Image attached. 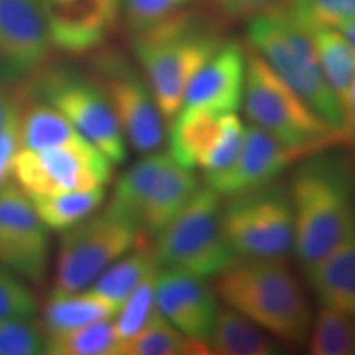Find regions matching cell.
<instances>
[{
    "label": "cell",
    "mask_w": 355,
    "mask_h": 355,
    "mask_svg": "<svg viewBox=\"0 0 355 355\" xmlns=\"http://www.w3.org/2000/svg\"><path fill=\"white\" fill-rule=\"evenodd\" d=\"M121 337L110 319L97 321L76 329L46 336L44 354L51 355H119Z\"/></svg>",
    "instance_id": "obj_29"
},
{
    "label": "cell",
    "mask_w": 355,
    "mask_h": 355,
    "mask_svg": "<svg viewBox=\"0 0 355 355\" xmlns=\"http://www.w3.org/2000/svg\"><path fill=\"white\" fill-rule=\"evenodd\" d=\"M155 301L157 309L168 321L194 343L207 347V339L220 306L217 303L214 286L209 285L206 278L159 268Z\"/></svg>",
    "instance_id": "obj_15"
},
{
    "label": "cell",
    "mask_w": 355,
    "mask_h": 355,
    "mask_svg": "<svg viewBox=\"0 0 355 355\" xmlns=\"http://www.w3.org/2000/svg\"><path fill=\"white\" fill-rule=\"evenodd\" d=\"M20 102L21 94L15 92L6 123L0 128V188L10 183L15 159L21 150L20 139Z\"/></svg>",
    "instance_id": "obj_37"
},
{
    "label": "cell",
    "mask_w": 355,
    "mask_h": 355,
    "mask_svg": "<svg viewBox=\"0 0 355 355\" xmlns=\"http://www.w3.org/2000/svg\"><path fill=\"white\" fill-rule=\"evenodd\" d=\"M306 343L313 355H355V318L321 306Z\"/></svg>",
    "instance_id": "obj_30"
},
{
    "label": "cell",
    "mask_w": 355,
    "mask_h": 355,
    "mask_svg": "<svg viewBox=\"0 0 355 355\" xmlns=\"http://www.w3.org/2000/svg\"><path fill=\"white\" fill-rule=\"evenodd\" d=\"M158 268L159 265L153 247L141 243L115 260L109 268H105L89 286V290L121 309V306L137 290V286Z\"/></svg>",
    "instance_id": "obj_24"
},
{
    "label": "cell",
    "mask_w": 355,
    "mask_h": 355,
    "mask_svg": "<svg viewBox=\"0 0 355 355\" xmlns=\"http://www.w3.org/2000/svg\"><path fill=\"white\" fill-rule=\"evenodd\" d=\"M309 153L313 152L288 146L263 128L248 123L243 130L241 153L234 165L222 175L204 180V184L220 196H230L277 181L288 168Z\"/></svg>",
    "instance_id": "obj_14"
},
{
    "label": "cell",
    "mask_w": 355,
    "mask_h": 355,
    "mask_svg": "<svg viewBox=\"0 0 355 355\" xmlns=\"http://www.w3.org/2000/svg\"><path fill=\"white\" fill-rule=\"evenodd\" d=\"M13 102V92H8L0 86V128L6 123V119L8 115V110H10V105Z\"/></svg>",
    "instance_id": "obj_40"
},
{
    "label": "cell",
    "mask_w": 355,
    "mask_h": 355,
    "mask_svg": "<svg viewBox=\"0 0 355 355\" xmlns=\"http://www.w3.org/2000/svg\"><path fill=\"white\" fill-rule=\"evenodd\" d=\"M51 46L43 0H0V84L38 73Z\"/></svg>",
    "instance_id": "obj_13"
},
{
    "label": "cell",
    "mask_w": 355,
    "mask_h": 355,
    "mask_svg": "<svg viewBox=\"0 0 355 355\" xmlns=\"http://www.w3.org/2000/svg\"><path fill=\"white\" fill-rule=\"evenodd\" d=\"M344 117V135L347 141H355V78L350 84L347 94L340 102Z\"/></svg>",
    "instance_id": "obj_39"
},
{
    "label": "cell",
    "mask_w": 355,
    "mask_h": 355,
    "mask_svg": "<svg viewBox=\"0 0 355 355\" xmlns=\"http://www.w3.org/2000/svg\"><path fill=\"white\" fill-rule=\"evenodd\" d=\"M157 272L148 275L144 282L137 286V290L128 296L125 303L121 306V309L115 314L114 327L121 340L130 339L135 336L141 327L148 322V319L153 316L157 311V301H155V285H157ZM122 344V343H121Z\"/></svg>",
    "instance_id": "obj_32"
},
{
    "label": "cell",
    "mask_w": 355,
    "mask_h": 355,
    "mask_svg": "<svg viewBox=\"0 0 355 355\" xmlns=\"http://www.w3.org/2000/svg\"><path fill=\"white\" fill-rule=\"evenodd\" d=\"M216 13L229 20H252L261 13L278 10L288 0H206Z\"/></svg>",
    "instance_id": "obj_38"
},
{
    "label": "cell",
    "mask_w": 355,
    "mask_h": 355,
    "mask_svg": "<svg viewBox=\"0 0 355 355\" xmlns=\"http://www.w3.org/2000/svg\"><path fill=\"white\" fill-rule=\"evenodd\" d=\"M155 237L159 268L209 279L237 260L222 225V196L206 184Z\"/></svg>",
    "instance_id": "obj_6"
},
{
    "label": "cell",
    "mask_w": 355,
    "mask_h": 355,
    "mask_svg": "<svg viewBox=\"0 0 355 355\" xmlns=\"http://www.w3.org/2000/svg\"><path fill=\"white\" fill-rule=\"evenodd\" d=\"M48 260V227L28 194L10 181L0 188V265L38 285L46 277Z\"/></svg>",
    "instance_id": "obj_12"
},
{
    "label": "cell",
    "mask_w": 355,
    "mask_h": 355,
    "mask_svg": "<svg viewBox=\"0 0 355 355\" xmlns=\"http://www.w3.org/2000/svg\"><path fill=\"white\" fill-rule=\"evenodd\" d=\"M242 107L252 125L293 148L318 152L347 141L250 48H247Z\"/></svg>",
    "instance_id": "obj_5"
},
{
    "label": "cell",
    "mask_w": 355,
    "mask_h": 355,
    "mask_svg": "<svg viewBox=\"0 0 355 355\" xmlns=\"http://www.w3.org/2000/svg\"><path fill=\"white\" fill-rule=\"evenodd\" d=\"M211 354L206 345L184 336L157 309L141 329L122 340L119 355H193Z\"/></svg>",
    "instance_id": "obj_26"
},
{
    "label": "cell",
    "mask_w": 355,
    "mask_h": 355,
    "mask_svg": "<svg viewBox=\"0 0 355 355\" xmlns=\"http://www.w3.org/2000/svg\"><path fill=\"white\" fill-rule=\"evenodd\" d=\"M37 300L25 282L0 265V319L33 318Z\"/></svg>",
    "instance_id": "obj_35"
},
{
    "label": "cell",
    "mask_w": 355,
    "mask_h": 355,
    "mask_svg": "<svg viewBox=\"0 0 355 355\" xmlns=\"http://www.w3.org/2000/svg\"><path fill=\"white\" fill-rule=\"evenodd\" d=\"M247 48L227 40L199 69L186 89L183 107H198L217 114L239 112L245 86Z\"/></svg>",
    "instance_id": "obj_17"
},
{
    "label": "cell",
    "mask_w": 355,
    "mask_h": 355,
    "mask_svg": "<svg viewBox=\"0 0 355 355\" xmlns=\"http://www.w3.org/2000/svg\"><path fill=\"white\" fill-rule=\"evenodd\" d=\"M110 176L112 163L99 150H20L13 166L17 184L28 196L102 188Z\"/></svg>",
    "instance_id": "obj_11"
},
{
    "label": "cell",
    "mask_w": 355,
    "mask_h": 355,
    "mask_svg": "<svg viewBox=\"0 0 355 355\" xmlns=\"http://www.w3.org/2000/svg\"><path fill=\"white\" fill-rule=\"evenodd\" d=\"M193 0H123L122 12L132 33L148 28L183 10Z\"/></svg>",
    "instance_id": "obj_36"
},
{
    "label": "cell",
    "mask_w": 355,
    "mask_h": 355,
    "mask_svg": "<svg viewBox=\"0 0 355 355\" xmlns=\"http://www.w3.org/2000/svg\"><path fill=\"white\" fill-rule=\"evenodd\" d=\"M224 115L206 109L181 107L166 127V152L176 163L196 170L219 139Z\"/></svg>",
    "instance_id": "obj_20"
},
{
    "label": "cell",
    "mask_w": 355,
    "mask_h": 355,
    "mask_svg": "<svg viewBox=\"0 0 355 355\" xmlns=\"http://www.w3.org/2000/svg\"><path fill=\"white\" fill-rule=\"evenodd\" d=\"M196 171L170 157L165 170L146 196L139 216V227L148 235H157L184 207L199 188Z\"/></svg>",
    "instance_id": "obj_21"
},
{
    "label": "cell",
    "mask_w": 355,
    "mask_h": 355,
    "mask_svg": "<svg viewBox=\"0 0 355 355\" xmlns=\"http://www.w3.org/2000/svg\"><path fill=\"white\" fill-rule=\"evenodd\" d=\"M32 92L55 107L112 165L127 159L128 145L112 107L91 76L71 68L38 74Z\"/></svg>",
    "instance_id": "obj_9"
},
{
    "label": "cell",
    "mask_w": 355,
    "mask_h": 355,
    "mask_svg": "<svg viewBox=\"0 0 355 355\" xmlns=\"http://www.w3.org/2000/svg\"><path fill=\"white\" fill-rule=\"evenodd\" d=\"M283 8L306 30L355 21V0H288Z\"/></svg>",
    "instance_id": "obj_31"
},
{
    "label": "cell",
    "mask_w": 355,
    "mask_h": 355,
    "mask_svg": "<svg viewBox=\"0 0 355 355\" xmlns=\"http://www.w3.org/2000/svg\"><path fill=\"white\" fill-rule=\"evenodd\" d=\"M145 242L144 230L110 207L92 212L61 232L53 291L86 290L115 260Z\"/></svg>",
    "instance_id": "obj_8"
},
{
    "label": "cell",
    "mask_w": 355,
    "mask_h": 355,
    "mask_svg": "<svg viewBox=\"0 0 355 355\" xmlns=\"http://www.w3.org/2000/svg\"><path fill=\"white\" fill-rule=\"evenodd\" d=\"M222 225L237 259L286 260L295 242L288 184L277 180L222 196Z\"/></svg>",
    "instance_id": "obj_7"
},
{
    "label": "cell",
    "mask_w": 355,
    "mask_h": 355,
    "mask_svg": "<svg viewBox=\"0 0 355 355\" xmlns=\"http://www.w3.org/2000/svg\"><path fill=\"white\" fill-rule=\"evenodd\" d=\"M224 42L216 17L188 7L133 33V53L166 127L183 107L189 83Z\"/></svg>",
    "instance_id": "obj_2"
},
{
    "label": "cell",
    "mask_w": 355,
    "mask_h": 355,
    "mask_svg": "<svg viewBox=\"0 0 355 355\" xmlns=\"http://www.w3.org/2000/svg\"><path fill=\"white\" fill-rule=\"evenodd\" d=\"M168 159H170V153L159 152V150L144 155L140 162H137L119 178L107 207L117 214L127 217L139 227L141 206H144L146 196L157 183L159 175L165 170Z\"/></svg>",
    "instance_id": "obj_25"
},
{
    "label": "cell",
    "mask_w": 355,
    "mask_h": 355,
    "mask_svg": "<svg viewBox=\"0 0 355 355\" xmlns=\"http://www.w3.org/2000/svg\"><path fill=\"white\" fill-rule=\"evenodd\" d=\"M20 139L21 150L73 148L79 152L97 150L89 144L63 114L42 99L26 101V92H20Z\"/></svg>",
    "instance_id": "obj_19"
},
{
    "label": "cell",
    "mask_w": 355,
    "mask_h": 355,
    "mask_svg": "<svg viewBox=\"0 0 355 355\" xmlns=\"http://www.w3.org/2000/svg\"><path fill=\"white\" fill-rule=\"evenodd\" d=\"M30 199L43 224L48 229L63 232L99 209L105 199V186L48 196H30Z\"/></svg>",
    "instance_id": "obj_28"
},
{
    "label": "cell",
    "mask_w": 355,
    "mask_h": 355,
    "mask_svg": "<svg viewBox=\"0 0 355 355\" xmlns=\"http://www.w3.org/2000/svg\"><path fill=\"white\" fill-rule=\"evenodd\" d=\"M119 308L101 298L94 291L76 293L53 291L43 308V327L48 334L71 331L105 319H114Z\"/></svg>",
    "instance_id": "obj_23"
},
{
    "label": "cell",
    "mask_w": 355,
    "mask_h": 355,
    "mask_svg": "<svg viewBox=\"0 0 355 355\" xmlns=\"http://www.w3.org/2000/svg\"><path fill=\"white\" fill-rule=\"evenodd\" d=\"M212 286L217 298L275 339L296 345L308 340L314 314L286 260L237 259L217 275Z\"/></svg>",
    "instance_id": "obj_3"
},
{
    "label": "cell",
    "mask_w": 355,
    "mask_h": 355,
    "mask_svg": "<svg viewBox=\"0 0 355 355\" xmlns=\"http://www.w3.org/2000/svg\"><path fill=\"white\" fill-rule=\"evenodd\" d=\"M51 44L83 55L105 42L122 13L123 0H43Z\"/></svg>",
    "instance_id": "obj_16"
},
{
    "label": "cell",
    "mask_w": 355,
    "mask_h": 355,
    "mask_svg": "<svg viewBox=\"0 0 355 355\" xmlns=\"http://www.w3.org/2000/svg\"><path fill=\"white\" fill-rule=\"evenodd\" d=\"M207 347L211 354L217 355H275L279 352L275 337L227 304L217 311Z\"/></svg>",
    "instance_id": "obj_22"
},
{
    "label": "cell",
    "mask_w": 355,
    "mask_h": 355,
    "mask_svg": "<svg viewBox=\"0 0 355 355\" xmlns=\"http://www.w3.org/2000/svg\"><path fill=\"white\" fill-rule=\"evenodd\" d=\"M308 32L316 48L324 76L331 84L332 91L336 92L337 99L343 102L355 78L354 46L339 28L316 26V28H309Z\"/></svg>",
    "instance_id": "obj_27"
},
{
    "label": "cell",
    "mask_w": 355,
    "mask_h": 355,
    "mask_svg": "<svg viewBox=\"0 0 355 355\" xmlns=\"http://www.w3.org/2000/svg\"><path fill=\"white\" fill-rule=\"evenodd\" d=\"M293 206V252L303 268L318 263L355 224V162L334 146L301 158L288 184Z\"/></svg>",
    "instance_id": "obj_1"
},
{
    "label": "cell",
    "mask_w": 355,
    "mask_h": 355,
    "mask_svg": "<svg viewBox=\"0 0 355 355\" xmlns=\"http://www.w3.org/2000/svg\"><path fill=\"white\" fill-rule=\"evenodd\" d=\"M339 30L345 35V38L349 40L350 44H352L354 50H355V21H350V24L339 26Z\"/></svg>",
    "instance_id": "obj_41"
},
{
    "label": "cell",
    "mask_w": 355,
    "mask_h": 355,
    "mask_svg": "<svg viewBox=\"0 0 355 355\" xmlns=\"http://www.w3.org/2000/svg\"><path fill=\"white\" fill-rule=\"evenodd\" d=\"M247 40L250 50L263 58L319 117L344 135L340 102L324 76L308 30L285 8H278L248 20Z\"/></svg>",
    "instance_id": "obj_4"
},
{
    "label": "cell",
    "mask_w": 355,
    "mask_h": 355,
    "mask_svg": "<svg viewBox=\"0 0 355 355\" xmlns=\"http://www.w3.org/2000/svg\"><path fill=\"white\" fill-rule=\"evenodd\" d=\"M91 78L112 107L127 145L141 157L162 150L166 122L144 73L119 53H102Z\"/></svg>",
    "instance_id": "obj_10"
},
{
    "label": "cell",
    "mask_w": 355,
    "mask_h": 355,
    "mask_svg": "<svg viewBox=\"0 0 355 355\" xmlns=\"http://www.w3.org/2000/svg\"><path fill=\"white\" fill-rule=\"evenodd\" d=\"M304 275L319 304L355 318V224L343 241Z\"/></svg>",
    "instance_id": "obj_18"
},
{
    "label": "cell",
    "mask_w": 355,
    "mask_h": 355,
    "mask_svg": "<svg viewBox=\"0 0 355 355\" xmlns=\"http://www.w3.org/2000/svg\"><path fill=\"white\" fill-rule=\"evenodd\" d=\"M46 332L32 318L0 319V355L44 354Z\"/></svg>",
    "instance_id": "obj_34"
},
{
    "label": "cell",
    "mask_w": 355,
    "mask_h": 355,
    "mask_svg": "<svg viewBox=\"0 0 355 355\" xmlns=\"http://www.w3.org/2000/svg\"><path fill=\"white\" fill-rule=\"evenodd\" d=\"M243 130H245V125L242 123L237 112L224 115L219 139L199 165V170L202 171V181L222 175L234 165L242 148Z\"/></svg>",
    "instance_id": "obj_33"
},
{
    "label": "cell",
    "mask_w": 355,
    "mask_h": 355,
    "mask_svg": "<svg viewBox=\"0 0 355 355\" xmlns=\"http://www.w3.org/2000/svg\"><path fill=\"white\" fill-rule=\"evenodd\" d=\"M354 162H355V159H354Z\"/></svg>",
    "instance_id": "obj_42"
}]
</instances>
